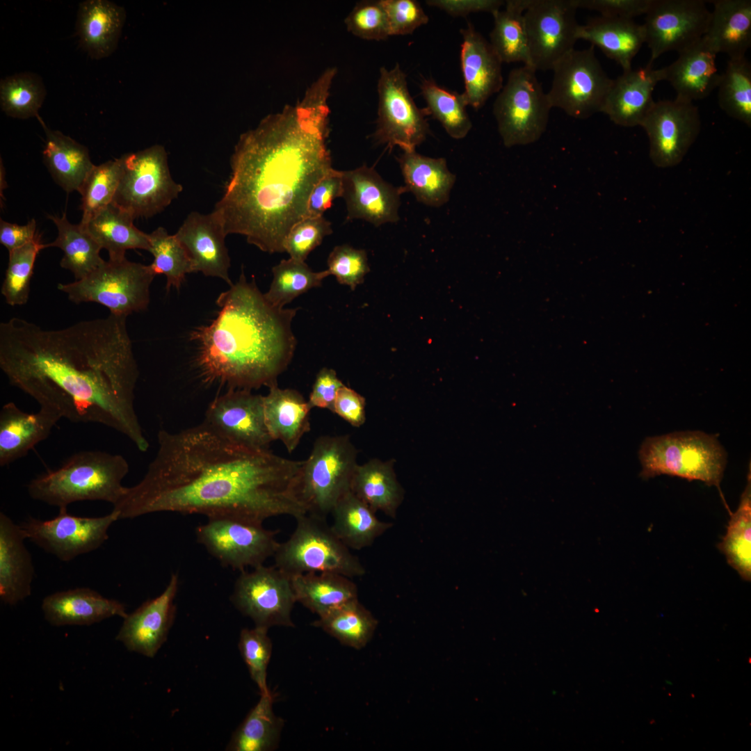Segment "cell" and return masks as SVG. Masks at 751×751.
I'll return each instance as SVG.
<instances>
[{"mask_svg": "<svg viewBox=\"0 0 751 751\" xmlns=\"http://www.w3.org/2000/svg\"><path fill=\"white\" fill-rule=\"evenodd\" d=\"M365 407V398L344 385L337 392L333 413L353 427L359 428L366 421Z\"/></svg>", "mask_w": 751, "mask_h": 751, "instance_id": "cell-60", "label": "cell"}, {"mask_svg": "<svg viewBox=\"0 0 751 751\" xmlns=\"http://www.w3.org/2000/svg\"><path fill=\"white\" fill-rule=\"evenodd\" d=\"M121 170L120 158L94 165L78 191L81 196V225L113 202Z\"/></svg>", "mask_w": 751, "mask_h": 751, "instance_id": "cell-50", "label": "cell"}, {"mask_svg": "<svg viewBox=\"0 0 751 751\" xmlns=\"http://www.w3.org/2000/svg\"><path fill=\"white\" fill-rule=\"evenodd\" d=\"M45 133L43 161L54 180L67 193L79 191L93 168L88 148L37 118Z\"/></svg>", "mask_w": 751, "mask_h": 751, "instance_id": "cell-35", "label": "cell"}, {"mask_svg": "<svg viewBox=\"0 0 751 751\" xmlns=\"http://www.w3.org/2000/svg\"><path fill=\"white\" fill-rule=\"evenodd\" d=\"M531 0H508L494 12L490 43L502 63L521 62L531 67L524 13Z\"/></svg>", "mask_w": 751, "mask_h": 751, "instance_id": "cell-41", "label": "cell"}, {"mask_svg": "<svg viewBox=\"0 0 751 751\" xmlns=\"http://www.w3.org/2000/svg\"><path fill=\"white\" fill-rule=\"evenodd\" d=\"M330 514L332 531L350 549L370 547L393 526V523L378 519L376 512L351 490L338 499Z\"/></svg>", "mask_w": 751, "mask_h": 751, "instance_id": "cell-37", "label": "cell"}, {"mask_svg": "<svg viewBox=\"0 0 751 751\" xmlns=\"http://www.w3.org/2000/svg\"><path fill=\"white\" fill-rule=\"evenodd\" d=\"M48 218L55 224L58 235L53 242L45 243V248L57 247L62 250L60 266L70 270L76 280L85 277L105 261L99 255L102 248L80 223H71L65 213L60 217L51 215Z\"/></svg>", "mask_w": 751, "mask_h": 751, "instance_id": "cell-40", "label": "cell"}, {"mask_svg": "<svg viewBox=\"0 0 751 751\" xmlns=\"http://www.w3.org/2000/svg\"><path fill=\"white\" fill-rule=\"evenodd\" d=\"M645 15L643 25L650 63L664 53L679 54L700 41L711 17L702 0H652Z\"/></svg>", "mask_w": 751, "mask_h": 751, "instance_id": "cell-18", "label": "cell"}, {"mask_svg": "<svg viewBox=\"0 0 751 751\" xmlns=\"http://www.w3.org/2000/svg\"><path fill=\"white\" fill-rule=\"evenodd\" d=\"M349 435H321L303 460L295 493L309 514L326 518L338 499L350 490L358 465Z\"/></svg>", "mask_w": 751, "mask_h": 751, "instance_id": "cell-7", "label": "cell"}, {"mask_svg": "<svg viewBox=\"0 0 751 751\" xmlns=\"http://www.w3.org/2000/svg\"><path fill=\"white\" fill-rule=\"evenodd\" d=\"M45 620L52 626L91 625L113 616L124 618L125 606L89 588L56 592L42 602Z\"/></svg>", "mask_w": 751, "mask_h": 751, "instance_id": "cell-28", "label": "cell"}, {"mask_svg": "<svg viewBox=\"0 0 751 751\" xmlns=\"http://www.w3.org/2000/svg\"><path fill=\"white\" fill-rule=\"evenodd\" d=\"M296 602L318 617L357 599V587L348 576L333 572H309L291 577Z\"/></svg>", "mask_w": 751, "mask_h": 751, "instance_id": "cell-39", "label": "cell"}, {"mask_svg": "<svg viewBox=\"0 0 751 751\" xmlns=\"http://www.w3.org/2000/svg\"><path fill=\"white\" fill-rule=\"evenodd\" d=\"M272 273L273 280L264 296L279 308H284L300 295L321 286L323 280L330 275L328 270L315 272L305 261L290 257L274 266Z\"/></svg>", "mask_w": 751, "mask_h": 751, "instance_id": "cell-46", "label": "cell"}, {"mask_svg": "<svg viewBox=\"0 0 751 751\" xmlns=\"http://www.w3.org/2000/svg\"><path fill=\"white\" fill-rule=\"evenodd\" d=\"M652 65L648 63L644 67L631 68L613 79L601 112L615 124L640 126L654 103L655 86L663 81L662 68L653 69Z\"/></svg>", "mask_w": 751, "mask_h": 751, "instance_id": "cell-25", "label": "cell"}, {"mask_svg": "<svg viewBox=\"0 0 751 751\" xmlns=\"http://www.w3.org/2000/svg\"><path fill=\"white\" fill-rule=\"evenodd\" d=\"M216 302L217 316L191 333L204 381L249 390L277 385L294 355L299 308L273 306L243 271Z\"/></svg>", "mask_w": 751, "mask_h": 751, "instance_id": "cell-4", "label": "cell"}, {"mask_svg": "<svg viewBox=\"0 0 751 751\" xmlns=\"http://www.w3.org/2000/svg\"><path fill=\"white\" fill-rule=\"evenodd\" d=\"M60 419V414L49 407L40 406L38 412L28 413L13 402L4 404L0 411V466L26 455L48 437Z\"/></svg>", "mask_w": 751, "mask_h": 751, "instance_id": "cell-26", "label": "cell"}, {"mask_svg": "<svg viewBox=\"0 0 751 751\" xmlns=\"http://www.w3.org/2000/svg\"><path fill=\"white\" fill-rule=\"evenodd\" d=\"M118 519L113 510L104 516L88 517L72 515L67 508H60L58 515L51 519L31 517L20 526L26 539L68 562L99 548L108 538L110 526Z\"/></svg>", "mask_w": 751, "mask_h": 751, "instance_id": "cell-16", "label": "cell"}, {"mask_svg": "<svg viewBox=\"0 0 751 751\" xmlns=\"http://www.w3.org/2000/svg\"><path fill=\"white\" fill-rule=\"evenodd\" d=\"M186 250L193 273L218 277L229 286L231 260L223 220L216 210L209 213L191 212L174 234Z\"/></svg>", "mask_w": 751, "mask_h": 751, "instance_id": "cell-22", "label": "cell"}, {"mask_svg": "<svg viewBox=\"0 0 751 751\" xmlns=\"http://www.w3.org/2000/svg\"><path fill=\"white\" fill-rule=\"evenodd\" d=\"M571 0H531L524 13L531 67L552 70L574 49L579 24Z\"/></svg>", "mask_w": 751, "mask_h": 751, "instance_id": "cell-17", "label": "cell"}, {"mask_svg": "<svg viewBox=\"0 0 751 751\" xmlns=\"http://www.w3.org/2000/svg\"><path fill=\"white\" fill-rule=\"evenodd\" d=\"M44 245L38 235L32 241L8 252V264L1 291L9 305L27 302L34 264L39 252L45 249Z\"/></svg>", "mask_w": 751, "mask_h": 751, "instance_id": "cell-51", "label": "cell"}, {"mask_svg": "<svg viewBox=\"0 0 751 751\" xmlns=\"http://www.w3.org/2000/svg\"><path fill=\"white\" fill-rule=\"evenodd\" d=\"M120 158L121 175L113 203L135 219L161 213L181 193L183 186L172 177L163 146L154 145Z\"/></svg>", "mask_w": 751, "mask_h": 751, "instance_id": "cell-10", "label": "cell"}, {"mask_svg": "<svg viewBox=\"0 0 751 751\" xmlns=\"http://www.w3.org/2000/svg\"><path fill=\"white\" fill-rule=\"evenodd\" d=\"M47 95L42 78L26 72L6 76L0 82V105L8 116L18 119L38 118Z\"/></svg>", "mask_w": 751, "mask_h": 751, "instance_id": "cell-48", "label": "cell"}, {"mask_svg": "<svg viewBox=\"0 0 751 751\" xmlns=\"http://www.w3.org/2000/svg\"><path fill=\"white\" fill-rule=\"evenodd\" d=\"M551 70L552 83L547 92L551 108L581 120L601 112L613 79L602 68L592 45L572 49Z\"/></svg>", "mask_w": 751, "mask_h": 751, "instance_id": "cell-12", "label": "cell"}, {"mask_svg": "<svg viewBox=\"0 0 751 751\" xmlns=\"http://www.w3.org/2000/svg\"><path fill=\"white\" fill-rule=\"evenodd\" d=\"M231 601L257 627H294L291 612L296 600L291 579L275 565L241 571Z\"/></svg>", "mask_w": 751, "mask_h": 751, "instance_id": "cell-15", "label": "cell"}, {"mask_svg": "<svg viewBox=\"0 0 751 751\" xmlns=\"http://www.w3.org/2000/svg\"><path fill=\"white\" fill-rule=\"evenodd\" d=\"M278 531L262 523L231 517L208 518L195 529L197 542L223 565L240 571L264 565L273 556Z\"/></svg>", "mask_w": 751, "mask_h": 751, "instance_id": "cell-14", "label": "cell"}, {"mask_svg": "<svg viewBox=\"0 0 751 751\" xmlns=\"http://www.w3.org/2000/svg\"><path fill=\"white\" fill-rule=\"evenodd\" d=\"M134 220L112 202L82 226L102 249L107 250L110 260H120L126 258L128 250H150L149 234L138 229Z\"/></svg>", "mask_w": 751, "mask_h": 751, "instance_id": "cell-38", "label": "cell"}, {"mask_svg": "<svg viewBox=\"0 0 751 751\" xmlns=\"http://www.w3.org/2000/svg\"><path fill=\"white\" fill-rule=\"evenodd\" d=\"M420 89L428 115L439 121L451 138H465L471 130L472 123L467 111L468 104L463 92L448 90L431 78H423Z\"/></svg>", "mask_w": 751, "mask_h": 751, "instance_id": "cell-44", "label": "cell"}, {"mask_svg": "<svg viewBox=\"0 0 751 751\" xmlns=\"http://www.w3.org/2000/svg\"><path fill=\"white\" fill-rule=\"evenodd\" d=\"M0 369L40 407L104 425L148 449L134 405L139 371L127 316L110 313L58 330L13 317L0 323Z\"/></svg>", "mask_w": 751, "mask_h": 751, "instance_id": "cell-1", "label": "cell"}, {"mask_svg": "<svg viewBox=\"0 0 751 751\" xmlns=\"http://www.w3.org/2000/svg\"><path fill=\"white\" fill-rule=\"evenodd\" d=\"M377 90L378 118L373 138L378 144L403 151L416 150L425 141L430 129L426 108H419L410 95L406 74L396 63L380 69Z\"/></svg>", "mask_w": 751, "mask_h": 751, "instance_id": "cell-13", "label": "cell"}, {"mask_svg": "<svg viewBox=\"0 0 751 751\" xmlns=\"http://www.w3.org/2000/svg\"><path fill=\"white\" fill-rule=\"evenodd\" d=\"M718 88L720 108L750 127L751 65L745 56L729 58Z\"/></svg>", "mask_w": 751, "mask_h": 751, "instance_id": "cell-47", "label": "cell"}, {"mask_svg": "<svg viewBox=\"0 0 751 751\" xmlns=\"http://www.w3.org/2000/svg\"><path fill=\"white\" fill-rule=\"evenodd\" d=\"M396 160L405 192L430 207H439L449 201L456 176L449 170L444 158L426 156L414 150L403 151Z\"/></svg>", "mask_w": 751, "mask_h": 751, "instance_id": "cell-32", "label": "cell"}, {"mask_svg": "<svg viewBox=\"0 0 751 751\" xmlns=\"http://www.w3.org/2000/svg\"><path fill=\"white\" fill-rule=\"evenodd\" d=\"M577 39L588 41L599 47L609 58L621 66L623 72L631 70L633 58L645 43L643 24L631 19L599 16L579 26Z\"/></svg>", "mask_w": 751, "mask_h": 751, "instance_id": "cell-31", "label": "cell"}, {"mask_svg": "<svg viewBox=\"0 0 751 751\" xmlns=\"http://www.w3.org/2000/svg\"><path fill=\"white\" fill-rule=\"evenodd\" d=\"M532 67L512 69L493 105L499 133L510 147L536 142L545 131L552 108Z\"/></svg>", "mask_w": 751, "mask_h": 751, "instance_id": "cell-11", "label": "cell"}, {"mask_svg": "<svg viewBox=\"0 0 751 751\" xmlns=\"http://www.w3.org/2000/svg\"><path fill=\"white\" fill-rule=\"evenodd\" d=\"M126 13L107 0H87L79 4L76 34L82 48L93 59L109 56L116 49Z\"/></svg>", "mask_w": 751, "mask_h": 751, "instance_id": "cell-30", "label": "cell"}, {"mask_svg": "<svg viewBox=\"0 0 751 751\" xmlns=\"http://www.w3.org/2000/svg\"><path fill=\"white\" fill-rule=\"evenodd\" d=\"M291 536L279 543L275 566L289 576L309 572H333L349 578L363 576L365 568L332 531L324 517L306 513L296 518Z\"/></svg>", "mask_w": 751, "mask_h": 751, "instance_id": "cell-8", "label": "cell"}, {"mask_svg": "<svg viewBox=\"0 0 751 751\" xmlns=\"http://www.w3.org/2000/svg\"><path fill=\"white\" fill-rule=\"evenodd\" d=\"M460 32L462 37L460 62L463 94L468 106L477 110L503 88V63L490 42L471 23Z\"/></svg>", "mask_w": 751, "mask_h": 751, "instance_id": "cell-24", "label": "cell"}, {"mask_svg": "<svg viewBox=\"0 0 751 751\" xmlns=\"http://www.w3.org/2000/svg\"><path fill=\"white\" fill-rule=\"evenodd\" d=\"M343 193L341 170L332 168L314 186L307 204V217L323 216L333 201Z\"/></svg>", "mask_w": 751, "mask_h": 751, "instance_id": "cell-58", "label": "cell"}, {"mask_svg": "<svg viewBox=\"0 0 751 751\" xmlns=\"http://www.w3.org/2000/svg\"><path fill=\"white\" fill-rule=\"evenodd\" d=\"M709 24L703 36L717 53L729 59L745 56L751 46V1H712Z\"/></svg>", "mask_w": 751, "mask_h": 751, "instance_id": "cell-34", "label": "cell"}, {"mask_svg": "<svg viewBox=\"0 0 751 751\" xmlns=\"http://www.w3.org/2000/svg\"><path fill=\"white\" fill-rule=\"evenodd\" d=\"M260 695L258 702L232 735L227 750L270 751L277 748L284 721L273 711L271 693Z\"/></svg>", "mask_w": 751, "mask_h": 751, "instance_id": "cell-42", "label": "cell"}, {"mask_svg": "<svg viewBox=\"0 0 751 751\" xmlns=\"http://www.w3.org/2000/svg\"><path fill=\"white\" fill-rule=\"evenodd\" d=\"M268 389V394L264 396L268 430L273 440L281 441L291 453L303 435L310 431L312 407L296 389H282L277 384Z\"/></svg>", "mask_w": 751, "mask_h": 751, "instance_id": "cell-33", "label": "cell"}, {"mask_svg": "<svg viewBox=\"0 0 751 751\" xmlns=\"http://www.w3.org/2000/svg\"><path fill=\"white\" fill-rule=\"evenodd\" d=\"M268 629L255 626L241 630L239 649L245 663L250 677L257 684L260 694L270 692L266 677L267 668L272 654V643Z\"/></svg>", "mask_w": 751, "mask_h": 751, "instance_id": "cell-52", "label": "cell"}, {"mask_svg": "<svg viewBox=\"0 0 751 751\" xmlns=\"http://www.w3.org/2000/svg\"><path fill=\"white\" fill-rule=\"evenodd\" d=\"M179 576L172 574L163 592L142 604L124 618L116 636L129 651L154 657L166 640L173 624Z\"/></svg>", "mask_w": 751, "mask_h": 751, "instance_id": "cell-23", "label": "cell"}, {"mask_svg": "<svg viewBox=\"0 0 751 751\" xmlns=\"http://www.w3.org/2000/svg\"><path fill=\"white\" fill-rule=\"evenodd\" d=\"M20 526L0 512V599L16 605L31 594L35 569Z\"/></svg>", "mask_w": 751, "mask_h": 751, "instance_id": "cell-27", "label": "cell"}, {"mask_svg": "<svg viewBox=\"0 0 751 751\" xmlns=\"http://www.w3.org/2000/svg\"><path fill=\"white\" fill-rule=\"evenodd\" d=\"M149 234L150 248L154 259L150 265L156 275L163 274L166 277V289L174 287L179 289L186 275L193 273L191 261L180 242L174 234H168L166 229L158 227Z\"/></svg>", "mask_w": 751, "mask_h": 751, "instance_id": "cell-49", "label": "cell"}, {"mask_svg": "<svg viewBox=\"0 0 751 751\" xmlns=\"http://www.w3.org/2000/svg\"><path fill=\"white\" fill-rule=\"evenodd\" d=\"M332 232L331 223L323 216L305 218L289 232L284 243V250L290 258L305 261L309 253Z\"/></svg>", "mask_w": 751, "mask_h": 751, "instance_id": "cell-55", "label": "cell"}, {"mask_svg": "<svg viewBox=\"0 0 751 751\" xmlns=\"http://www.w3.org/2000/svg\"><path fill=\"white\" fill-rule=\"evenodd\" d=\"M157 437L144 477L113 505L119 519L173 512L263 523L307 513L294 489L303 460L235 443L204 421L175 433L161 430Z\"/></svg>", "mask_w": 751, "mask_h": 751, "instance_id": "cell-2", "label": "cell"}, {"mask_svg": "<svg viewBox=\"0 0 751 751\" xmlns=\"http://www.w3.org/2000/svg\"><path fill=\"white\" fill-rule=\"evenodd\" d=\"M348 32L361 39L385 40L390 35L389 26L381 1L357 2L344 19Z\"/></svg>", "mask_w": 751, "mask_h": 751, "instance_id": "cell-53", "label": "cell"}, {"mask_svg": "<svg viewBox=\"0 0 751 751\" xmlns=\"http://www.w3.org/2000/svg\"><path fill=\"white\" fill-rule=\"evenodd\" d=\"M574 7L595 10L601 16L631 19L645 15L652 0H571Z\"/></svg>", "mask_w": 751, "mask_h": 751, "instance_id": "cell-57", "label": "cell"}, {"mask_svg": "<svg viewBox=\"0 0 751 751\" xmlns=\"http://www.w3.org/2000/svg\"><path fill=\"white\" fill-rule=\"evenodd\" d=\"M640 126L649 141V156L659 168L678 165L696 140L701 122L693 102L675 98L654 103Z\"/></svg>", "mask_w": 751, "mask_h": 751, "instance_id": "cell-19", "label": "cell"}, {"mask_svg": "<svg viewBox=\"0 0 751 751\" xmlns=\"http://www.w3.org/2000/svg\"><path fill=\"white\" fill-rule=\"evenodd\" d=\"M717 54L702 37L662 68L663 81L673 87L675 98L693 102L708 97L718 88L722 74L716 67Z\"/></svg>", "mask_w": 751, "mask_h": 751, "instance_id": "cell-29", "label": "cell"}, {"mask_svg": "<svg viewBox=\"0 0 751 751\" xmlns=\"http://www.w3.org/2000/svg\"><path fill=\"white\" fill-rule=\"evenodd\" d=\"M426 3L453 17H466L470 13L478 12L493 14L505 3L500 0H428Z\"/></svg>", "mask_w": 751, "mask_h": 751, "instance_id": "cell-61", "label": "cell"}, {"mask_svg": "<svg viewBox=\"0 0 751 751\" xmlns=\"http://www.w3.org/2000/svg\"><path fill=\"white\" fill-rule=\"evenodd\" d=\"M332 83L320 76L295 106L240 136L214 207L227 235L244 236L265 252H285L289 232L307 218L313 188L333 168L327 144Z\"/></svg>", "mask_w": 751, "mask_h": 751, "instance_id": "cell-3", "label": "cell"}, {"mask_svg": "<svg viewBox=\"0 0 751 751\" xmlns=\"http://www.w3.org/2000/svg\"><path fill=\"white\" fill-rule=\"evenodd\" d=\"M343 385L333 369L322 368L316 374L307 401L312 409H327L333 413L337 392Z\"/></svg>", "mask_w": 751, "mask_h": 751, "instance_id": "cell-59", "label": "cell"}, {"mask_svg": "<svg viewBox=\"0 0 751 751\" xmlns=\"http://www.w3.org/2000/svg\"><path fill=\"white\" fill-rule=\"evenodd\" d=\"M387 14L391 36L413 33L429 17L415 0H380Z\"/></svg>", "mask_w": 751, "mask_h": 751, "instance_id": "cell-56", "label": "cell"}, {"mask_svg": "<svg viewBox=\"0 0 751 751\" xmlns=\"http://www.w3.org/2000/svg\"><path fill=\"white\" fill-rule=\"evenodd\" d=\"M327 269L341 284L348 286L351 290L364 282L369 272L367 255L365 250L343 244L335 246L329 254Z\"/></svg>", "mask_w": 751, "mask_h": 751, "instance_id": "cell-54", "label": "cell"}, {"mask_svg": "<svg viewBox=\"0 0 751 751\" xmlns=\"http://www.w3.org/2000/svg\"><path fill=\"white\" fill-rule=\"evenodd\" d=\"M378 622L355 599L318 617L312 625L321 629L342 645L360 649L372 638Z\"/></svg>", "mask_w": 751, "mask_h": 751, "instance_id": "cell-43", "label": "cell"}, {"mask_svg": "<svg viewBox=\"0 0 751 751\" xmlns=\"http://www.w3.org/2000/svg\"><path fill=\"white\" fill-rule=\"evenodd\" d=\"M155 276L150 265L108 259L85 277L58 284V289L74 303L97 302L111 314L127 317L147 309Z\"/></svg>", "mask_w": 751, "mask_h": 751, "instance_id": "cell-9", "label": "cell"}, {"mask_svg": "<svg viewBox=\"0 0 751 751\" xmlns=\"http://www.w3.org/2000/svg\"><path fill=\"white\" fill-rule=\"evenodd\" d=\"M346 220L361 219L376 227L399 220L398 209L403 186L388 183L366 165L341 171Z\"/></svg>", "mask_w": 751, "mask_h": 751, "instance_id": "cell-21", "label": "cell"}, {"mask_svg": "<svg viewBox=\"0 0 751 751\" xmlns=\"http://www.w3.org/2000/svg\"><path fill=\"white\" fill-rule=\"evenodd\" d=\"M204 421L223 436L249 448L267 450L273 441L265 421L264 396L252 390L228 389L209 405Z\"/></svg>", "mask_w": 751, "mask_h": 751, "instance_id": "cell-20", "label": "cell"}, {"mask_svg": "<svg viewBox=\"0 0 751 751\" xmlns=\"http://www.w3.org/2000/svg\"><path fill=\"white\" fill-rule=\"evenodd\" d=\"M750 471L738 509L732 514L726 535L718 544L727 563L745 581L751 579Z\"/></svg>", "mask_w": 751, "mask_h": 751, "instance_id": "cell-45", "label": "cell"}, {"mask_svg": "<svg viewBox=\"0 0 751 751\" xmlns=\"http://www.w3.org/2000/svg\"><path fill=\"white\" fill-rule=\"evenodd\" d=\"M395 460L373 458L357 465L351 481L350 490L374 512L381 511L396 518L405 491L398 482L394 465Z\"/></svg>", "mask_w": 751, "mask_h": 751, "instance_id": "cell-36", "label": "cell"}, {"mask_svg": "<svg viewBox=\"0 0 751 751\" xmlns=\"http://www.w3.org/2000/svg\"><path fill=\"white\" fill-rule=\"evenodd\" d=\"M36 229V221L33 218L23 225L1 219L0 243L10 252L34 240L38 235Z\"/></svg>", "mask_w": 751, "mask_h": 751, "instance_id": "cell-62", "label": "cell"}, {"mask_svg": "<svg viewBox=\"0 0 751 751\" xmlns=\"http://www.w3.org/2000/svg\"><path fill=\"white\" fill-rule=\"evenodd\" d=\"M641 477L661 474L697 480L720 489L727 453L716 436L680 431L646 438L639 450Z\"/></svg>", "mask_w": 751, "mask_h": 751, "instance_id": "cell-6", "label": "cell"}, {"mask_svg": "<svg viewBox=\"0 0 751 751\" xmlns=\"http://www.w3.org/2000/svg\"><path fill=\"white\" fill-rule=\"evenodd\" d=\"M128 472L129 464L121 455L82 451L58 469L32 479L27 491L32 499L59 509L83 501H103L113 506L125 492L122 481Z\"/></svg>", "mask_w": 751, "mask_h": 751, "instance_id": "cell-5", "label": "cell"}]
</instances>
